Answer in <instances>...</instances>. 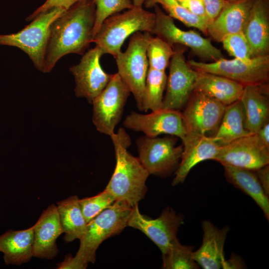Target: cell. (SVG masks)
Masks as SVG:
<instances>
[{
  "label": "cell",
  "instance_id": "obj_1",
  "mask_svg": "<svg viewBox=\"0 0 269 269\" xmlns=\"http://www.w3.org/2000/svg\"><path fill=\"white\" fill-rule=\"evenodd\" d=\"M95 10L93 0H81L52 22L43 73H50L58 61L66 55L84 54L93 42Z\"/></svg>",
  "mask_w": 269,
  "mask_h": 269
},
{
  "label": "cell",
  "instance_id": "obj_2",
  "mask_svg": "<svg viewBox=\"0 0 269 269\" xmlns=\"http://www.w3.org/2000/svg\"><path fill=\"white\" fill-rule=\"evenodd\" d=\"M116 160L113 174L105 189L116 200L126 202L132 207L143 199L147 191L146 181L149 175L138 157L128 150L132 143L124 128L110 136Z\"/></svg>",
  "mask_w": 269,
  "mask_h": 269
},
{
  "label": "cell",
  "instance_id": "obj_3",
  "mask_svg": "<svg viewBox=\"0 0 269 269\" xmlns=\"http://www.w3.org/2000/svg\"><path fill=\"white\" fill-rule=\"evenodd\" d=\"M155 20L154 12L142 6H133L122 13L108 17L95 35L93 42L103 54H109L115 59L122 51L125 40L134 33L148 32L151 34Z\"/></svg>",
  "mask_w": 269,
  "mask_h": 269
},
{
  "label": "cell",
  "instance_id": "obj_4",
  "mask_svg": "<svg viewBox=\"0 0 269 269\" xmlns=\"http://www.w3.org/2000/svg\"><path fill=\"white\" fill-rule=\"evenodd\" d=\"M133 207L124 201L116 200L88 222L75 258L87 265L94 264L100 244L128 227Z\"/></svg>",
  "mask_w": 269,
  "mask_h": 269
},
{
  "label": "cell",
  "instance_id": "obj_5",
  "mask_svg": "<svg viewBox=\"0 0 269 269\" xmlns=\"http://www.w3.org/2000/svg\"><path fill=\"white\" fill-rule=\"evenodd\" d=\"M65 10L59 7L52 8L38 14L18 32L0 34V45L20 49L27 54L34 66L43 73L50 26Z\"/></svg>",
  "mask_w": 269,
  "mask_h": 269
},
{
  "label": "cell",
  "instance_id": "obj_6",
  "mask_svg": "<svg viewBox=\"0 0 269 269\" xmlns=\"http://www.w3.org/2000/svg\"><path fill=\"white\" fill-rule=\"evenodd\" d=\"M151 34L138 31L131 37L126 50L115 58L118 73L133 95L137 108L142 111V98L149 68L146 49Z\"/></svg>",
  "mask_w": 269,
  "mask_h": 269
},
{
  "label": "cell",
  "instance_id": "obj_7",
  "mask_svg": "<svg viewBox=\"0 0 269 269\" xmlns=\"http://www.w3.org/2000/svg\"><path fill=\"white\" fill-rule=\"evenodd\" d=\"M177 137H138L136 144L138 159L149 175L161 178L169 176L177 169L183 151L182 145L176 146Z\"/></svg>",
  "mask_w": 269,
  "mask_h": 269
},
{
  "label": "cell",
  "instance_id": "obj_8",
  "mask_svg": "<svg viewBox=\"0 0 269 269\" xmlns=\"http://www.w3.org/2000/svg\"><path fill=\"white\" fill-rule=\"evenodd\" d=\"M194 69L220 75L244 86L267 83L269 78V55L249 60L222 58L210 63L190 60L187 61Z\"/></svg>",
  "mask_w": 269,
  "mask_h": 269
},
{
  "label": "cell",
  "instance_id": "obj_9",
  "mask_svg": "<svg viewBox=\"0 0 269 269\" xmlns=\"http://www.w3.org/2000/svg\"><path fill=\"white\" fill-rule=\"evenodd\" d=\"M131 91L118 73L93 101L92 121L101 134L111 136L121 120Z\"/></svg>",
  "mask_w": 269,
  "mask_h": 269
},
{
  "label": "cell",
  "instance_id": "obj_10",
  "mask_svg": "<svg viewBox=\"0 0 269 269\" xmlns=\"http://www.w3.org/2000/svg\"><path fill=\"white\" fill-rule=\"evenodd\" d=\"M153 7L155 20L151 34H155L172 47L177 44L188 47L195 55L203 59L214 61L224 57L221 50L213 45L210 39L194 30L181 29L158 4Z\"/></svg>",
  "mask_w": 269,
  "mask_h": 269
},
{
  "label": "cell",
  "instance_id": "obj_11",
  "mask_svg": "<svg viewBox=\"0 0 269 269\" xmlns=\"http://www.w3.org/2000/svg\"><path fill=\"white\" fill-rule=\"evenodd\" d=\"M226 106L199 92H193L181 113L186 135H206L217 131Z\"/></svg>",
  "mask_w": 269,
  "mask_h": 269
},
{
  "label": "cell",
  "instance_id": "obj_12",
  "mask_svg": "<svg viewBox=\"0 0 269 269\" xmlns=\"http://www.w3.org/2000/svg\"><path fill=\"white\" fill-rule=\"evenodd\" d=\"M184 223V216L177 214L171 207H166L157 218L150 219L141 214L138 204L133 207L128 227L140 230L164 254L177 239L179 227Z\"/></svg>",
  "mask_w": 269,
  "mask_h": 269
},
{
  "label": "cell",
  "instance_id": "obj_13",
  "mask_svg": "<svg viewBox=\"0 0 269 269\" xmlns=\"http://www.w3.org/2000/svg\"><path fill=\"white\" fill-rule=\"evenodd\" d=\"M169 65L166 93L162 109L179 111L185 106L193 92L197 71L186 61L184 49L176 46Z\"/></svg>",
  "mask_w": 269,
  "mask_h": 269
},
{
  "label": "cell",
  "instance_id": "obj_14",
  "mask_svg": "<svg viewBox=\"0 0 269 269\" xmlns=\"http://www.w3.org/2000/svg\"><path fill=\"white\" fill-rule=\"evenodd\" d=\"M213 160L222 165L255 171L269 164V148L256 134H251L220 145Z\"/></svg>",
  "mask_w": 269,
  "mask_h": 269
},
{
  "label": "cell",
  "instance_id": "obj_15",
  "mask_svg": "<svg viewBox=\"0 0 269 269\" xmlns=\"http://www.w3.org/2000/svg\"><path fill=\"white\" fill-rule=\"evenodd\" d=\"M104 55L97 46L82 55L79 63L69 68L74 77V93L78 98H85L92 104L110 81L112 74L106 72L100 64Z\"/></svg>",
  "mask_w": 269,
  "mask_h": 269
},
{
  "label": "cell",
  "instance_id": "obj_16",
  "mask_svg": "<svg viewBox=\"0 0 269 269\" xmlns=\"http://www.w3.org/2000/svg\"><path fill=\"white\" fill-rule=\"evenodd\" d=\"M124 126L145 135L154 137L162 134L175 136L181 140L186 132L179 111L160 109L148 114L132 112L125 118Z\"/></svg>",
  "mask_w": 269,
  "mask_h": 269
},
{
  "label": "cell",
  "instance_id": "obj_17",
  "mask_svg": "<svg viewBox=\"0 0 269 269\" xmlns=\"http://www.w3.org/2000/svg\"><path fill=\"white\" fill-rule=\"evenodd\" d=\"M182 142L183 151L179 166L174 172L172 186L183 183L191 170L198 163L213 160L220 146L212 136L206 135H186Z\"/></svg>",
  "mask_w": 269,
  "mask_h": 269
},
{
  "label": "cell",
  "instance_id": "obj_18",
  "mask_svg": "<svg viewBox=\"0 0 269 269\" xmlns=\"http://www.w3.org/2000/svg\"><path fill=\"white\" fill-rule=\"evenodd\" d=\"M33 227V257L52 260L57 257L56 240L63 232L56 205L51 204L43 210Z\"/></svg>",
  "mask_w": 269,
  "mask_h": 269
},
{
  "label": "cell",
  "instance_id": "obj_19",
  "mask_svg": "<svg viewBox=\"0 0 269 269\" xmlns=\"http://www.w3.org/2000/svg\"><path fill=\"white\" fill-rule=\"evenodd\" d=\"M202 243L200 247L193 252L195 261L204 269H224L225 258L224 247L230 228L226 226L221 229L209 220L202 223Z\"/></svg>",
  "mask_w": 269,
  "mask_h": 269
},
{
  "label": "cell",
  "instance_id": "obj_20",
  "mask_svg": "<svg viewBox=\"0 0 269 269\" xmlns=\"http://www.w3.org/2000/svg\"><path fill=\"white\" fill-rule=\"evenodd\" d=\"M254 0L230 2L207 25V34L221 42L229 35L243 31Z\"/></svg>",
  "mask_w": 269,
  "mask_h": 269
},
{
  "label": "cell",
  "instance_id": "obj_21",
  "mask_svg": "<svg viewBox=\"0 0 269 269\" xmlns=\"http://www.w3.org/2000/svg\"><path fill=\"white\" fill-rule=\"evenodd\" d=\"M267 83L244 86L240 98L246 129L252 134L269 122V94Z\"/></svg>",
  "mask_w": 269,
  "mask_h": 269
},
{
  "label": "cell",
  "instance_id": "obj_22",
  "mask_svg": "<svg viewBox=\"0 0 269 269\" xmlns=\"http://www.w3.org/2000/svg\"><path fill=\"white\" fill-rule=\"evenodd\" d=\"M269 14L268 0H254L243 30L254 57L269 55Z\"/></svg>",
  "mask_w": 269,
  "mask_h": 269
},
{
  "label": "cell",
  "instance_id": "obj_23",
  "mask_svg": "<svg viewBox=\"0 0 269 269\" xmlns=\"http://www.w3.org/2000/svg\"><path fill=\"white\" fill-rule=\"evenodd\" d=\"M33 227L25 230H8L0 235V252L7 265L20 266L33 257Z\"/></svg>",
  "mask_w": 269,
  "mask_h": 269
},
{
  "label": "cell",
  "instance_id": "obj_24",
  "mask_svg": "<svg viewBox=\"0 0 269 269\" xmlns=\"http://www.w3.org/2000/svg\"><path fill=\"white\" fill-rule=\"evenodd\" d=\"M244 86L226 77L197 71L193 92H199L229 105L239 100Z\"/></svg>",
  "mask_w": 269,
  "mask_h": 269
},
{
  "label": "cell",
  "instance_id": "obj_25",
  "mask_svg": "<svg viewBox=\"0 0 269 269\" xmlns=\"http://www.w3.org/2000/svg\"><path fill=\"white\" fill-rule=\"evenodd\" d=\"M222 165L227 181L252 198L269 220V196L262 188L255 171L229 165Z\"/></svg>",
  "mask_w": 269,
  "mask_h": 269
},
{
  "label": "cell",
  "instance_id": "obj_26",
  "mask_svg": "<svg viewBox=\"0 0 269 269\" xmlns=\"http://www.w3.org/2000/svg\"><path fill=\"white\" fill-rule=\"evenodd\" d=\"M77 195H73L57 203V209L64 240H79L85 234L87 223L82 212Z\"/></svg>",
  "mask_w": 269,
  "mask_h": 269
},
{
  "label": "cell",
  "instance_id": "obj_27",
  "mask_svg": "<svg viewBox=\"0 0 269 269\" xmlns=\"http://www.w3.org/2000/svg\"><path fill=\"white\" fill-rule=\"evenodd\" d=\"M250 134L245 126L244 111L239 100L226 106L219 126L212 137L222 145Z\"/></svg>",
  "mask_w": 269,
  "mask_h": 269
},
{
  "label": "cell",
  "instance_id": "obj_28",
  "mask_svg": "<svg viewBox=\"0 0 269 269\" xmlns=\"http://www.w3.org/2000/svg\"><path fill=\"white\" fill-rule=\"evenodd\" d=\"M167 78L165 71L148 68L143 94L142 111L162 109Z\"/></svg>",
  "mask_w": 269,
  "mask_h": 269
},
{
  "label": "cell",
  "instance_id": "obj_29",
  "mask_svg": "<svg viewBox=\"0 0 269 269\" xmlns=\"http://www.w3.org/2000/svg\"><path fill=\"white\" fill-rule=\"evenodd\" d=\"M144 4L147 8L159 4L173 19L175 18L186 26L197 28L207 34L209 21L189 11L177 0H146Z\"/></svg>",
  "mask_w": 269,
  "mask_h": 269
},
{
  "label": "cell",
  "instance_id": "obj_30",
  "mask_svg": "<svg viewBox=\"0 0 269 269\" xmlns=\"http://www.w3.org/2000/svg\"><path fill=\"white\" fill-rule=\"evenodd\" d=\"M193 246L183 245L177 239L162 254V268L164 269H197L199 265L193 257Z\"/></svg>",
  "mask_w": 269,
  "mask_h": 269
},
{
  "label": "cell",
  "instance_id": "obj_31",
  "mask_svg": "<svg viewBox=\"0 0 269 269\" xmlns=\"http://www.w3.org/2000/svg\"><path fill=\"white\" fill-rule=\"evenodd\" d=\"M174 53V47L162 38L151 36L147 44L146 55L149 68L165 71Z\"/></svg>",
  "mask_w": 269,
  "mask_h": 269
},
{
  "label": "cell",
  "instance_id": "obj_32",
  "mask_svg": "<svg viewBox=\"0 0 269 269\" xmlns=\"http://www.w3.org/2000/svg\"><path fill=\"white\" fill-rule=\"evenodd\" d=\"M96 7L93 38L104 21L110 16L134 6L132 0H93Z\"/></svg>",
  "mask_w": 269,
  "mask_h": 269
},
{
  "label": "cell",
  "instance_id": "obj_33",
  "mask_svg": "<svg viewBox=\"0 0 269 269\" xmlns=\"http://www.w3.org/2000/svg\"><path fill=\"white\" fill-rule=\"evenodd\" d=\"M116 201L115 197L104 189L94 196L79 199V202L83 215L88 223Z\"/></svg>",
  "mask_w": 269,
  "mask_h": 269
},
{
  "label": "cell",
  "instance_id": "obj_34",
  "mask_svg": "<svg viewBox=\"0 0 269 269\" xmlns=\"http://www.w3.org/2000/svg\"><path fill=\"white\" fill-rule=\"evenodd\" d=\"M221 42L224 49L235 58L249 60L254 57L251 46L243 31L229 35Z\"/></svg>",
  "mask_w": 269,
  "mask_h": 269
},
{
  "label": "cell",
  "instance_id": "obj_35",
  "mask_svg": "<svg viewBox=\"0 0 269 269\" xmlns=\"http://www.w3.org/2000/svg\"><path fill=\"white\" fill-rule=\"evenodd\" d=\"M81 0H46V1L26 19L27 21L32 20L38 14L55 7L67 10Z\"/></svg>",
  "mask_w": 269,
  "mask_h": 269
},
{
  "label": "cell",
  "instance_id": "obj_36",
  "mask_svg": "<svg viewBox=\"0 0 269 269\" xmlns=\"http://www.w3.org/2000/svg\"><path fill=\"white\" fill-rule=\"evenodd\" d=\"M177 0L189 11L194 15L207 20L209 22L205 4L203 0Z\"/></svg>",
  "mask_w": 269,
  "mask_h": 269
},
{
  "label": "cell",
  "instance_id": "obj_37",
  "mask_svg": "<svg viewBox=\"0 0 269 269\" xmlns=\"http://www.w3.org/2000/svg\"><path fill=\"white\" fill-rule=\"evenodd\" d=\"M203 0L205 4L209 22L213 20L229 2L227 0Z\"/></svg>",
  "mask_w": 269,
  "mask_h": 269
},
{
  "label": "cell",
  "instance_id": "obj_38",
  "mask_svg": "<svg viewBox=\"0 0 269 269\" xmlns=\"http://www.w3.org/2000/svg\"><path fill=\"white\" fill-rule=\"evenodd\" d=\"M88 265L83 263L71 255L65 256L64 260L57 265L58 269H85Z\"/></svg>",
  "mask_w": 269,
  "mask_h": 269
},
{
  "label": "cell",
  "instance_id": "obj_39",
  "mask_svg": "<svg viewBox=\"0 0 269 269\" xmlns=\"http://www.w3.org/2000/svg\"><path fill=\"white\" fill-rule=\"evenodd\" d=\"M259 181L265 191L269 195V165L267 164L255 171Z\"/></svg>",
  "mask_w": 269,
  "mask_h": 269
},
{
  "label": "cell",
  "instance_id": "obj_40",
  "mask_svg": "<svg viewBox=\"0 0 269 269\" xmlns=\"http://www.w3.org/2000/svg\"><path fill=\"white\" fill-rule=\"evenodd\" d=\"M256 134L262 142L269 148V122L261 127Z\"/></svg>",
  "mask_w": 269,
  "mask_h": 269
},
{
  "label": "cell",
  "instance_id": "obj_41",
  "mask_svg": "<svg viewBox=\"0 0 269 269\" xmlns=\"http://www.w3.org/2000/svg\"><path fill=\"white\" fill-rule=\"evenodd\" d=\"M243 261L239 257L234 256L229 260H225L224 269H242L244 267Z\"/></svg>",
  "mask_w": 269,
  "mask_h": 269
},
{
  "label": "cell",
  "instance_id": "obj_42",
  "mask_svg": "<svg viewBox=\"0 0 269 269\" xmlns=\"http://www.w3.org/2000/svg\"><path fill=\"white\" fill-rule=\"evenodd\" d=\"M146 0H132L134 6L141 7Z\"/></svg>",
  "mask_w": 269,
  "mask_h": 269
},
{
  "label": "cell",
  "instance_id": "obj_43",
  "mask_svg": "<svg viewBox=\"0 0 269 269\" xmlns=\"http://www.w3.org/2000/svg\"><path fill=\"white\" fill-rule=\"evenodd\" d=\"M228 0V1H230V2H232V1H237V0Z\"/></svg>",
  "mask_w": 269,
  "mask_h": 269
}]
</instances>
